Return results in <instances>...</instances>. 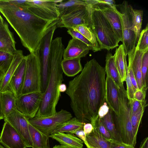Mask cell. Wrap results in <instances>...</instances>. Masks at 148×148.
<instances>
[{
  "label": "cell",
  "instance_id": "obj_1",
  "mask_svg": "<svg viewBox=\"0 0 148 148\" xmlns=\"http://www.w3.org/2000/svg\"><path fill=\"white\" fill-rule=\"evenodd\" d=\"M106 74L105 68L93 58L69 82L66 93L76 117L82 122L92 124L98 118L99 109L106 101Z\"/></svg>",
  "mask_w": 148,
  "mask_h": 148
},
{
  "label": "cell",
  "instance_id": "obj_2",
  "mask_svg": "<svg viewBox=\"0 0 148 148\" xmlns=\"http://www.w3.org/2000/svg\"><path fill=\"white\" fill-rule=\"evenodd\" d=\"M0 12L30 53L38 50L44 36L59 19L38 7L20 5L8 0H0Z\"/></svg>",
  "mask_w": 148,
  "mask_h": 148
},
{
  "label": "cell",
  "instance_id": "obj_3",
  "mask_svg": "<svg viewBox=\"0 0 148 148\" xmlns=\"http://www.w3.org/2000/svg\"><path fill=\"white\" fill-rule=\"evenodd\" d=\"M64 49L61 37L52 40L49 53L48 80L35 117H45L56 112V107L61 96L58 88L64 80L61 62Z\"/></svg>",
  "mask_w": 148,
  "mask_h": 148
},
{
  "label": "cell",
  "instance_id": "obj_4",
  "mask_svg": "<svg viewBox=\"0 0 148 148\" xmlns=\"http://www.w3.org/2000/svg\"><path fill=\"white\" fill-rule=\"evenodd\" d=\"M91 28L101 49L109 51L119 46V42L110 24L98 5L92 7Z\"/></svg>",
  "mask_w": 148,
  "mask_h": 148
},
{
  "label": "cell",
  "instance_id": "obj_5",
  "mask_svg": "<svg viewBox=\"0 0 148 148\" xmlns=\"http://www.w3.org/2000/svg\"><path fill=\"white\" fill-rule=\"evenodd\" d=\"M120 112L115 115V125L122 141L135 147L132 127L131 120V112L126 90L123 84L119 88Z\"/></svg>",
  "mask_w": 148,
  "mask_h": 148
},
{
  "label": "cell",
  "instance_id": "obj_6",
  "mask_svg": "<svg viewBox=\"0 0 148 148\" xmlns=\"http://www.w3.org/2000/svg\"><path fill=\"white\" fill-rule=\"evenodd\" d=\"M26 67L21 95L42 92V70L38 50L24 56Z\"/></svg>",
  "mask_w": 148,
  "mask_h": 148
},
{
  "label": "cell",
  "instance_id": "obj_7",
  "mask_svg": "<svg viewBox=\"0 0 148 148\" xmlns=\"http://www.w3.org/2000/svg\"><path fill=\"white\" fill-rule=\"evenodd\" d=\"M131 5L124 1L119 5V14L120 16L122 25L123 45L125 54L127 56L135 48L136 38L132 28V16Z\"/></svg>",
  "mask_w": 148,
  "mask_h": 148
},
{
  "label": "cell",
  "instance_id": "obj_8",
  "mask_svg": "<svg viewBox=\"0 0 148 148\" xmlns=\"http://www.w3.org/2000/svg\"><path fill=\"white\" fill-rule=\"evenodd\" d=\"M78 9L59 17L57 27L73 28L80 25H85L90 28L92 26L91 20L92 5L87 3Z\"/></svg>",
  "mask_w": 148,
  "mask_h": 148
},
{
  "label": "cell",
  "instance_id": "obj_9",
  "mask_svg": "<svg viewBox=\"0 0 148 148\" xmlns=\"http://www.w3.org/2000/svg\"><path fill=\"white\" fill-rule=\"evenodd\" d=\"M72 118L69 112L61 109L55 114L48 116L29 119V122L42 132L49 136L57 126Z\"/></svg>",
  "mask_w": 148,
  "mask_h": 148
},
{
  "label": "cell",
  "instance_id": "obj_10",
  "mask_svg": "<svg viewBox=\"0 0 148 148\" xmlns=\"http://www.w3.org/2000/svg\"><path fill=\"white\" fill-rule=\"evenodd\" d=\"M56 25L52 27L42 38L38 49L42 70V92L45 91L49 73V56L50 48Z\"/></svg>",
  "mask_w": 148,
  "mask_h": 148
},
{
  "label": "cell",
  "instance_id": "obj_11",
  "mask_svg": "<svg viewBox=\"0 0 148 148\" xmlns=\"http://www.w3.org/2000/svg\"><path fill=\"white\" fill-rule=\"evenodd\" d=\"M42 93L36 92L21 95L16 99V108L29 119L34 117L40 107Z\"/></svg>",
  "mask_w": 148,
  "mask_h": 148
},
{
  "label": "cell",
  "instance_id": "obj_12",
  "mask_svg": "<svg viewBox=\"0 0 148 148\" xmlns=\"http://www.w3.org/2000/svg\"><path fill=\"white\" fill-rule=\"evenodd\" d=\"M29 119L16 109L4 119V121L8 122L18 132L28 147H32V143L29 127Z\"/></svg>",
  "mask_w": 148,
  "mask_h": 148
},
{
  "label": "cell",
  "instance_id": "obj_13",
  "mask_svg": "<svg viewBox=\"0 0 148 148\" xmlns=\"http://www.w3.org/2000/svg\"><path fill=\"white\" fill-rule=\"evenodd\" d=\"M4 121L0 136V141L10 148L28 147L16 130L8 122Z\"/></svg>",
  "mask_w": 148,
  "mask_h": 148
},
{
  "label": "cell",
  "instance_id": "obj_14",
  "mask_svg": "<svg viewBox=\"0 0 148 148\" xmlns=\"http://www.w3.org/2000/svg\"><path fill=\"white\" fill-rule=\"evenodd\" d=\"M105 100L115 115H118L120 109L119 88L108 74L106 79Z\"/></svg>",
  "mask_w": 148,
  "mask_h": 148
},
{
  "label": "cell",
  "instance_id": "obj_15",
  "mask_svg": "<svg viewBox=\"0 0 148 148\" xmlns=\"http://www.w3.org/2000/svg\"><path fill=\"white\" fill-rule=\"evenodd\" d=\"M90 48L81 41L72 38L64 49L63 57L67 60L85 57L88 53Z\"/></svg>",
  "mask_w": 148,
  "mask_h": 148
},
{
  "label": "cell",
  "instance_id": "obj_16",
  "mask_svg": "<svg viewBox=\"0 0 148 148\" xmlns=\"http://www.w3.org/2000/svg\"><path fill=\"white\" fill-rule=\"evenodd\" d=\"M101 11L112 27L118 42L123 41L122 25L121 19L118 12L103 5H98Z\"/></svg>",
  "mask_w": 148,
  "mask_h": 148
},
{
  "label": "cell",
  "instance_id": "obj_17",
  "mask_svg": "<svg viewBox=\"0 0 148 148\" xmlns=\"http://www.w3.org/2000/svg\"><path fill=\"white\" fill-rule=\"evenodd\" d=\"M26 60L24 58L18 66L9 82V89L14 93L16 97L21 95Z\"/></svg>",
  "mask_w": 148,
  "mask_h": 148
},
{
  "label": "cell",
  "instance_id": "obj_18",
  "mask_svg": "<svg viewBox=\"0 0 148 148\" xmlns=\"http://www.w3.org/2000/svg\"><path fill=\"white\" fill-rule=\"evenodd\" d=\"M15 44L13 35L9 28L8 25L4 22L0 25V51L14 55L17 50Z\"/></svg>",
  "mask_w": 148,
  "mask_h": 148
},
{
  "label": "cell",
  "instance_id": "obj_19",
  "mask_svg": "<svg viewBox=\"0 0 148 148\" xmlns=\"http://www.w3.org/2000/svg\"><path fill=\"white\" fill-rule=\"evenodd\" d=\"M14 56L12 62L4 77L0 81V91L1 92L10 90L9 84L10 80L18 66L24 58L23 51L20 50H17Z\"/></svg>",
  "mask_w": 148,
  "mask_h": 148
},
{
  "label": "cell",
  "instance_id": "obj_20",
  "mask_svg": "<svg viewBox=\"0 0 148 148\" xmlns=\"http://www.w3.org/2000/svg\"><path fill=\"white\" fill-rule=\"evenodd\" d=\"M49 137L62 145L73 148H83V142L74 134L58 132L50 135Z\"/></svg>",
  "mask_w": 148,
  "mask_h": 148
},
{
  "label": "cell",
  "instance_id": "obj_21",
  "mask_svg": "<svg viewBox=\"0 0 148 148\" xmlns=\"http://www.w3.org/2000/svg\"><path fill=\"white\" fill-rule=\"evenodd\" d=\"M144 52L137 49L135 47L132 52L127 55L131 60L132 68L139 89H141L142 86L141 63Z\"/></svg>",
  "mask_w": 148,
  "mask_h": 148
},
{
  "label": "cell",
  "instance_id": "obj_22",
  "mask_svg": "<svg viewBox=\"0 0 148 148\" xmlns=\"http://www.w3.org/2000/svg\"><path fill=\"white\" fill-rule=\"evenodd\" d=\"M29 127L32 148H50L49 136L42 132L29 122Z\"/></svg>",
  "mask_w": 148,
  "mask_h": 148
},
{
  "label": "cell",
  "instance_id": "obj_23",
  "mask_svg": "<svg viewBox=\"0 0 148 148\" xmlns=\"http://www.w3.org/2000/svg\"><path fill=\"white\" fill-rule=\"evenodd\" d=\"M115 65L122 82L125 81L126 69L128 66L126 56L123 45L121 44L116 49L114 55Z\"/></svg>",
  "mask_w": 148,
  "mask_h": 148
},
{
  "label": "cell",
  "instance_id": "obj_24",
  "mask_svg": "<svg viewBox=\"0 0 148 148\" xmlns=\"http://www.w3.org/2000/svg\"><path fill=\"white\" fill-rule=\"evenodd\" d=\"M85 123L82 122L76 117L72 118L57 126L51 134L58 132L73 134L77 130L83 129V126Z\"/></svg>",
  "mask_w": 148,
  "mask_h": 148
},
{
  "label": "cell",
  "instance_id": "obj_25",
  "mask_svg": "<svg viewBox=\"0 0 148 148\" xmlns=\"http://www.w3.org/2000/svg\"><path fill=\"white\" fill-rule=\"evenodd\" d=\"M61 67L63 72L69 77H73L83 69L81 58H75L62 60Z\"/></svg>",
  "mask_w": 148,
  "mask_h": 148
},
{
  "label": "cell",
  "instance_id": "obj_26",
  "mask_svg": "<svg viewBox=\"0 0 148 148\" xmlns=\"http://www.w3.org/2000/svg\"><path fill=\"white\" fill-rule=\"evenodd\" d=\"M106 62L105 69L106 73L110 77L116 85L119 88L123 84L121 81L117 69L114 56L110 53H108L106 56Z\"/></svg>",
  "mask_w": 148,
  "mask_h": 148
},
{
  "label": "cell",
  "instance_id": "obj_27",
  "mask_svg": "<svg viewBox=\"0 0 148 148\" xmlns=\"http://www.w3.org/2000/svg\"><path fill=\"white\" fill-rule=\"evenodd\" d=\"M1 99L2 111L5 118L17 109L16 97L12 91L8 90L1 92Z\"/></svg>",
  "mask_w": 148,
  "mask_h": 148
},
{
  "label": "cell",
  "instance_id": "obj_28",
  "mask_svg": "<svg viewBox=\"0 0 148 148\" xmlns=\"http://www.w3.org/2000/svg\"><path fill=\"white\" fill-rule=\"evenodd\" d=\"M87 4L85 0H69L66 1H62L57 5V7L59 14V17Z\"/></svg>",
  "mask_w": 148,
  "mask_h": 148
},
{
  "label": "cell",
  "instance_id": "obj_29",
  "mask_svg": "<svg viewBox=\"0 0 148 148\" xmlns=\"http://www.w3.org/2000/svg\"><path fill=\"white\" fill-rule=\"evenodd\" d=\"M62 1L30 0H29V4L30 6L33 5L41 8L59 18L60 15L57 5Z\"/></svg>",
  "mask_w": 148,
  "mask_h": 148
},
{
  "label": "cell",
  "instance_id": "obj_30",
  "mask_svg": "<svg viewBox=\"0 0 148 148\" xmlns=\"http://www.w3.org/2000/svg\"><path fill=\"white\" fill-rule=\"evenodd\" d=\"M93 127L92 133L86 135L87 142L89 146L97 148H110L109 142L101 135L95 127Z\"/></svg>",
  "mask_w": 148,
  "mask_h": 148
},
{
  "label": "cell",
  "instance_id": "obj_31",
  "mask_svg": "<svg viewBox=\"0 0 148 148\" xmlns=\"http://www.w3.org/2000/svg\"><path fill=\"white\" fill-rule=\"evenodd\" d=\"M112 112L110 108L108 113L101 119V120L104 126L110 134L112 140L116 142H122L116 127Z\"/></svg>",
  "mask_w": 148,
  "mask_h": 148
},
{
  "label": "cell",
  "instance_id": "obj_32",
  "mask_svg": "<svg viewBox=\"0 0 148 148\" xmlns=\"http://www.w3.org/2000/svg\"><path fill=\"white\" fill-rule=\"evenodd\" d=\"M130 9L132 16V28L136 35L137 42L141 30L143 12L141 10L134 9L131 5Z\"/></svg>",
  "mask_w": 148,
  "mask_h": 148
},
{
  "label": "cell",
  "instance_id": "obj_33",
  "mask_svg": "<svg viewBox=\"0 0 148 148\" xmlns=\"http://www.w3.org/2000/svg\"><path fill=\"white\" fill-rule=\"evenodd\" d=\"M72 29L79 33L88 40L93 45L98 51L102 49L95 34L89 27L85 25H80Z\"/></svg>",
  "mask_w": 148,
  "mask_h": 148
},
{
  "label": "cell",
  "instance_id": "obj_34",
  "mask_svg": "<svg viewBox=\"0 0 148 148\" xmlns=\"http://www.w3.org/2000/svg\"><path fill=\"white\" fill-rule=\"evenodd\" d=\"M146 107H143L136 113H131V120L132 127L134 140L136 144L139 127Z\"/></svg>",
  "mask_w": 148,
  "mask_h": 148
},
{
  "label": "cell",
  "instance_id": "obj_35",
  "mask_svg": "<svg viewBox=\"0 0 148 148\" xmlns=\"http://www.w3.org/2000/svg\"><path fill=\"white\" fill-rule=\"evenodd\" d=\"M148 50L144 52L143 54L141 70L142 85L141 89H143L147 90L148 88Z\"/></svg>",
  "mask_w": 148,
  "mask_h": 148
},
{
  "label": "cell",
  "instance_id": "obj_36",
  "mask_svg": "<svg viewBox=\"0 0 148 148\" xmlns=\"http://www.w3.org/2000/svg\"><path fill=\"white\" fill-rule=\"evenodd\" d=\"M137 42L136 46L137 49L143 52L148 50V24L145 28L141 31Z\"/></svg>",
  "mask_w": 148,
  "mask_h": 148
},
{
  "label": "cell",
  "instance_id": "obj_37",
  "mask_svg": "<svg viewBox=\"0 0 148 148\" xmlns=\"http://www.w3.org/2000/svg\"><path fill=\"white\" fill-rule=\"evenodd\" d=\"M14 55L0 51V69L5 74L10 66L14 58Z\"/></svg>",
  "mask_w": 148,
  "mask_h": 148
},
{
  "label": "cell",
  "instance_id": "obj_38",
  "mask_svg": "<svg viewBox=\"0 0 148 148\" xmlns=\"http://www.w3.org/2000/svg\"><path fill=\"white\" fill-rule=\"evenodd\" d=\"M93 127H95L98 132L107 141L109 142L112 140L111 136L103 125L101 119L99 117L92 124Z\"/></svg>",
  "mask_w": 148,
  "mask_h": 148
},
{
  "label": "cell",
  "instance_id": "obj_39",
  "mask_svg": "<svg viewBox=\"0 0 148 148\" xmlns=\"http://www.w3.org/2000/svg\"><path fill=\"white\" fill-rule=\"evenodd\" d=\"M126 76L125 81L127 85L126 90L127 98L129 104H131L134 99V94L136 91L130 79L128 69V66L126 69Z\"/></svg>",
  "mask_w": 148,
  "mask_h": 148
},
{
  "label": "cell",
  "instance_id": "obj_40",
  "mask_svg": "<svg viewBox=\"0 0 148 148\" xmlns=\"http://www.w3.org/2000/svg\"><path fill=\"white\" fill-rule=\"evenodd\" d=\"M67 32L72 38H76L86 44L94 52L98 51L95 47L88 40L79 33L74 30L72 28L68 29Z\"/></svg>",
  "mask_w": 148,
  "mask_h": 148
},
{
  "label": "cell",
  "instance_id": "obj_41",
  "mask_svg": "<svg viewBox=\"0 0 148 148\" xmlns=\"http://www.w3.org/2000/svg\"><path fill=\"white\" fill-rule=\"evenodd\" d=\"M131 113H135L138 112L142 107L143 106L147 107V104L146 101H140L134 99L132 103L130 104Z\"/></svg>",
  "mask_w": 148,
  "mask_h": 148
},
{
  "label": "cell",
  "instance_id": "obj_42",
  "mask_svg": "<svg viewBox=\"0 0 148 148\" xmlns=\"http://www.w3.org/2000/svg\"><path fill=\"white\" fill-rule=\"evenodd\" d=\"M96 5H105L108 7L111 8L116 12H118L119 11L116 8L115 2L114 0H95Z\"/></svg>",
  "mask_w": 148,
  "mask_h": 148
},
{
  "label": "cell",
  "instance_id": "obj_43",
  "mask_svg": "<svg viewBox=\"0 0 148 148\" xmlns=\"http://www.w3.org/2000/svg\"><path fill=\"white\" fill-rule=\"evenodd\" d=\"M128 69L129 77L133 86L136 90L138 89L137 84L132 68L131 60L128 57Z\"/></svg>",
  "mask_w": 148,
  "mask_h": 148
},
{
  "label": "cell",
  "instance_id": "obj_44",
  "mask_svg": "<svg viewBox=\"0 0 148 148\" xmlns=\"http://www.w3.org/2000/svg\"><path fill=\"white\" fill-rule=\"evenodd\" d=\"M147 90L138 89L134 94V99L140 101H144L145 100Z\"/></svg>",
  "mask_w": 148,
  "mask_h": 148
},
{
  "label": "cell",
  "instance_id": "obj_45",
  "mask_svg": "<svg viewBox=\"0 0 148 148\" xmlns=\"http://www.w3.org/2000/svg\"><path fill=\"white\" fill-rule=\"evenodd\" d=\"M110 148H135L134 147L123 142H119L111 140L109 142Z\"/></svg>",
  "mask_w": 148,
  "mask_h": 148
},
{
  "label": "cell",
  "instance_id": "obj_46",
  "mask_svg": "<svg viewBox=\"0 0 148 148\" xmlns=\"http://www.w3.org/2000/svg\"><path fill=\"white\" fill-rule=\"evenodd\" d=\"M73 134H75L77 137L82 140L87 148L89 147L90 146L87 142L86 135L83 129H79L77 130L74 132Z\"/></svg>",
  "mask_w": 148,
  "mask_h": 148
},
{
  "label": "cell",
  "instance_id": "obj_47",
  "mask_svg": "<svg viewBox=\"0 0 148 148\" xmlns=\"http://www.w3.org/2000/svg\"><path fill=\"white\" fill-rule=\"evenodd\" d=\"M109 108L106 102H105L99 108L98 112L99 117L102 119L103 117L108 112Z\"/></svg>",
  "mask_w": 148,
  "mask_h": 148
},
{
  "label": "cell",
  "instance_id": "obj_48",
  "mask_svg": "<svg viewBox=\"0 0 148 148\" xmlns=\"http://www.w3.org/2000/svg\"><path fill=\"white\" fill-rule=\"evenodd\" d=\"M93 129L92 125L90 123H86L83 127V130L86 135H88L91 133Z\"/></svg>",
  "mask_w": 148,
  "mask_h": 148
},
{
  "label": "cell",
  "instance_id": "obj_49",
  "mask_svg": "<svg viewBox=\"0 0 148 148\" xmlns=\"http://www.w3.org/2000/svg\"><path fill=\"white\" fill-rule=\"evenodd\" d=\"M8 1L12 3L20 5L30 6L29 5V0H9Z\"/></svg>",
  "mask_w": 148,
  "mask_h": 148
},
{
  "label": "cell",
  "instance_id": "obj_50",
  "mask_svg": "<svg viewBox=\"0 0 148 148\" xmlns=\"http://www.w3.org/2000/svg\"><path fill=\"white\" fill-rule=\"evenodd\" d=\"M148 138L146 137L142 141L139 148H148Z\"/></svg>",
  "mask_w": 148,
  "mask_h": 148
},
{
  "label": "cell",
  "instance_id": "obj_51",
  "mask_svg": "<svg viewBox=\"0 0 148 148\" xmlns=\"http://www.w3.org/2000/svg\"><path fill=\"white\" fill-rule=\"evenodd\" d=\"M67 88L64 84H61L59 86L58 89L60 92H63L66 91Z\"/></svg>",
  "mask_w": 148,
  "mask_h": 148
},
{
  "label": "cell",
  "instance_id": "obj_52",
  "mask_svg": "<svg viewBox=\"0 0 148 148\" xmlns=\"http://www.w3.org/2000/svg\"><path fill=\"white\" fill-rule=\"evenodd\" d=\"M4 118V116L3 114L1 104V92L0 91V120L3 119Z\"/></svg>",
  "mask_w": 148,
  "mask_h": 148
},
{
  "label": "cell",
  "instance_id": "obj_53",
  "mask_svg": "<svg viewBox=\"0 0 148 148\" xmlns=\"http://www.w3.org/2000/svg\"><path fill=\"white\" fill-rule=\"evenodd\" d=\"M52 148H73L66 146L62 145H56Z\"/></svg>",
  "mask_w": 148,
  "mask_h": 148
},
{
  "label": "cell",
  "instance_id": "obj_54",
  "mask_svg": "<svg viewBox=\"0 0 148 148\" xmlns=\"http://www.w3.org/2000/svg\"><path fill=\"white\" fill-rule=\"evenodd\" d=\"M5 73L1 70L0 69V81L4 77Z\"/></svg>",
  "mask_w": 148,
  "mask_h": 148
},
{
  "label": "cell",
  "instance_id": "obj_55",
  "mask_svg": "<svg viewBox=\"0 0 148 148\" xmlns=\"http://www.w3.org/2000/svg\"><path fill=\"white\" fill-rule=\"evenodd\" d=\"M0 148H10L0 141Z\"/></svg>",
  "mask_w": 148,
  "mask_h": 148
},
{
  "label": "cell",
  "instance_id": "obj_56",
  "mask_svg": "<svg viewBox=\"0 0 148 148\" xmlns=\"http://www.w3.org/2000/svg\"><path fill=\"white\" fill-rule=\"evenodd\" d=\"M4 22L3 18L0 14V25L3 24Z\"/></svg>",
  "mask_w": 148,
  "mask_h": 148
},
{
  "label": "cell",
  "instance_id": "obj_57",
  "mask_svg": "<svg viewBox=\"0 0 148 148\" xmlns=\"http://www.w3.org/2000/svg\"><path fill=\"white\" fill-rule=\"evenodd\" d=\"M89 148H94V147H91L90 146L89 147Z\"/></svg>",
  "mask_w": 148,
  "mask_h": 148
}]
</instances>
